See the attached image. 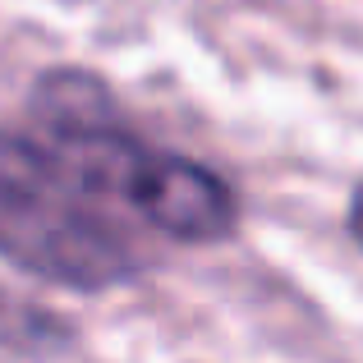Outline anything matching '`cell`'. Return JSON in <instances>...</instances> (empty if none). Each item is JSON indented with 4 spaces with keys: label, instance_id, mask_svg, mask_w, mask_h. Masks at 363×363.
<instances>
[{
    "label": "cell",
    "instance_id": "3957f363",
    "mask_svg": "<svg viewBox=\"0 0 363 363\" xmlns=\"http://www.w3.org/2000/svg\"><path fill=\"white\" fill-rule=\"evenodd\" d=\"M345 230H350V240H354L363 248V184L350 194V212H345Z\"/></svg>",
    "mask_w": 363,
    "mask_h": 363
},
{
    "label": "cell",
    "instance_id": "6da1fadb",
    "mask_svg": "<svg viewBox=\"0 0 363 363\" xmlns=\"http://www.w3.org/2000/svg\"><path fill=\"white\" fill-rule=\"evenodd\" d=\"M28 138L106 216H133L179 244H216L240 225V198L216 170L147 138L111 116L88 74H51L33 97Z\"/></svg>",
    "mask_w": 363,
    "mask_h": 363
},
{
    "label": "cell",
    "instance_id": "7a4b0ae2",
    "mask_svg": "<svg viewBox=\"0 0 363 363\" xmlns=\"http://www.w3.org/2000/svg\"><path fill=\"white\" fill-rule=\"evenodd\" d=\"M0 257L65 290H116L143 253L116 216L79 194L28 133L0 129Z\"/></svg>",
    "mask_w": 363,
    "mask_h": 363
}]
</instances>
